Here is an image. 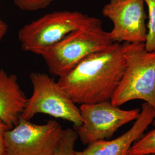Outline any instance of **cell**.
Returning a JSON list of instances; mask_svg holds the SVG:
<instances>
[{"instance_id":"6da1fadb","label":"cell","mask_w":155,"mask_h":155,"mask_svg":"<svg viewBox=\"0 0 155 155\" xmlns=\"http://www.w3.org/2000/svg\"><path fill=\"white\" fill-rule=\"evenodd\" d=\"M125 60L122 45L113 43L87 56L58 82L75 104L110 101L122 79Z\"/></svg>"},{"instance_id":"7a4b0ae2","label":"cell","mask_w":155,"mask_h":155,"mask_svg":"<svg viewBox=\"0 0 155 155\" xmlns=\"http://www.w3.org/2000/svg\"><path fill=\"white\" fill-rule=\"evenodd\" d=\"M109 33L101 20L90 17L83 26L67 35L41 55L49 72L59 78L71 71L90 54L111 45Z\"/></svg>"},{"instance_id":"3957f363","label":"cell","mask_w":155,"mask_h":155,"mask_svg":"<svg viewBox=\"0 0 155 155\" xmlns=\"http://www.w3.org/2000/svg\"><path fill=\"white\" fill-rule=\"evenodd\" d=\"M122 47L125 69L111 104L120 106L143 100L155 109V51H147L144 43L125 42Z\"/></svg>"},{"instance_id":"277c9868","label":"cell","mask_w":155,"mask_h":155,"mask_svg":"<svg viewBox=\"0 0 155 155\" xmlns=\"http://www.w3.org/2000/svg\"><path fill=\"white\" fill-rule=\"evenodd\" d=\"M90 17L76 11L47 13L19 30L18 38L21 49L41 56L69 33L83 26Z\"/></svg>"},{"instance_id":"5b68a950","label":"cell","mask_w":155,"mask_h":155,"mask_svg":"<svg viewBox=\"0 0 155 155\" xmlns=\"http://www.w3.org/2000/svg\"><path fill=\"white\" fill-rule=\"evenodd\" d=\"M29 78L33 91L21 118L30 121L36 114H43L71 122L75 128L82 124L79 107L54 78L39 72H32Z\"/></svg>"},{"instance_id":"8992f818","label":"cell","mask_w":155,"mask_h":155,"mask_svg":"<svg viewBox=\"0 0 155 155\" xmlns=\"http://www.w3.org/2000/svg\"><path fill=\"white\" fill-rule=\"evenodd\" d=\"M63 132L54 120L38 125L20 117L6 132V155H54Z\"/></svg>"},{"instance_id":"52a82bcc","label":"cell","mask_w":155,"mask_h":155,"mask_svg":"<svg viewBox=\"0 0 155 155\" xmlns=\"http://www.w3.org/2000/svg\"><path fill=\"white\" fill-rule=\"evenodd\" d=\"M82 124L77 127L78 137L83 145L110 139L120 127L139 117L140 110H122L110 101L83 104L79 107Z\"/></svg>"},{"instance_id":"ba28073f","label":"cell","mask_w":155,"mask_h":155,"mask_svg":"<svg viewBox=\"0 0 155 155\" xmlns=\"http://www.w3.org/2000/svg\"><path fill=\"white\" fill-rule=\"evenodd\" d=\"M144 0H110L103 7V16L113 22L109 36L113 43H144L147 18Z\"/></svg>"},{"instance_id":"9c48e42d","label":"cell","mask_w":155,"mask_h":155,"mask_svg":"<svg viewBox=\"0 0 155 155\" xmlns=\"http://www.w3.org/2000/svg\"><path fill=\"white\" fill-rule=\"evenodd\" d=\"M155 118V109L145 102L141 106L139 117L127 132L110 141L100 140L87 145L75 155H129L133 143L144 134Z\"/></svg>"},{"instance_id":"30bf717a","label":"cell","mask_w":155,"mask_h":155,"mask_svg":"<svg viewBox=\"0 0 155 155\" xmlns=\"http://www.w3.org/2000/svg\"><path fill=\"white\" fill-rule=\"evenodd\" d=\"M27 100L17 75L0 68V118L9 129L18 122Z\"/></svg>"},{"instance_id":"8fae6325","label":"cell","mask_w":155,"mask_h":155,"mask_svg":"<svg viewBox=\"0 0 155 155\" xmlns=\"http://www.w3.org/2000/svg\"><path fill=\"white\" fill-rule=\"evenodd\" d=\"M148 153H155V128L135 141L129 150V155Z\"/></svg>"},{"instance_id":"7c38bea8","label":"cell","mask_w":155,"mask_h":155,"mask_svg":"<svg viewBox=\"0 0 155 155\" xmlns=\"http://www.w3.org/2000/svg\"><path fill=\"white\" fill-rule=\"evenodd\" d=\"M78 139L76 131L68 128L64 129L61 141L54 155H75V144Z\"/></svg>"},{"instance_id":"4fadbf2b","label":"cell","mask_w":155,"mask_h":155,"mask_svg":"<svg viewBox=\"0 0 155 155\" xmlns=\"http://www.w3.org/2000/svg\"><path fill=\"white\" fill-rule=\"evenodd\" d=\"M147 5L149 21L145 41V50L148 52L155 51V0H144Z\"/></svg>"},{"instance_id":"5bb4252c","label":"cell","mask_w":155,"mask_h":155,"mask_svg":"<svg viewBox=\"0 0 155 155\" xmlns=\"http://www.w3.org/2000/svg\"><path fill=\"white\" fill-rule=\"evenodd\" d=\"M55 0H13L18 8L23 11L36 12L47 8Z\"/></svg>"},{"instance_id":"9a60e30c","label":"cell","mask_w":155,"mask_h":155,"mask_svg":"<svg viewBox=\"0 0 155 155\" xmlns=\"http://www.w3.org/2000/svg\"><path fill=\"white\" fill-rule=\"evenodd\" d=\"M9 129L4 122L0 118V155H6L5 134Z\"/></svg>"},{"instance_id":"2e32d148","label":"cell","mask_w":155,"mask_h":155,"mask_svg":"<svg viewBox=\"0 0 155 155\" xmlns=\"http://www.w3.org/2000/svg\"><path fill=\"white\" fill-rule=\"evenodd\" d=\"M8 31V24L0 19V40H1L5 36Z\"/></svg>"},{"instance_id":"e0dca14e","label":"cell","mask_w":155,"mask_h":155,"mask_svg":"<svg viewBox=\"0 0 155 155\" xmlns=\"http://www.w3.org/2000/svg\"><path fill=\"white\" fill-rule=\"evenodd\" d=\"M144 155H155V153H148V154H145Z\"/></svg>"},{"instance_id":"ac0fdd59","label":"cell","mask_w":155,"mask_h":155,"mask_svg":"<svg viewBox=\"0 0 155 155\" xmlns=\"http://www.w3.org/2000/svg\"><path fill=\"white\" fill-rule=\"evenodd\" d=\"M153 125L155 127V118L154 119V120H153Z\"/></svg>"}]
</instances>
